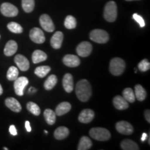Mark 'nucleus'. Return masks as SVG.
<instances>
[{
	"instance_id": "19",
	"label": "nucleus",
	"mask_w": 150,
	"mask_h": 150,
	"mask_svg": "<svg viewBox=\"0 0 150 150\" xmlns=\"http://www.w3.org/2000/svg\"><path fill=\"white\" fill-rule=\"evenodd\" d=\"M17 50H18V44H17V42L14 40H9L6 44L4 50V53L6 56H11L13 55L17 52Z\"/></svg>"
},
{
	"instance_id": "37",
	"label": "nucleus",
	"mask_w": 150,
	"mask_h": 150,
	"mask_svg": "<svg viewBox=\"0 0 150 150\" xmlns=\"http://www.w3.org/2000/svg\"><path fill=\"white\" fill-rule=\"evenodd\" d=\"M9 132H10V134L12 135V136H16V135L18 134L17 129L14 125H11L10 127H9Z\"/></svg>"
},
{
	"instance_id": "32",
	"label": "nucleus",
	"mask_w": 150,
	"mask_h": 150,
	"mask_svg": "<svg viewBox=\"0 0 150 150\" xmlns=\"http://www.w3.org/2000/svg\"><path fill=\"white\" fill-rule=\"evenodd\" d=\"M18 75L19 71L18 69L16 67L11 66L9 67L6 74L7 79H8L9 81H15L18 77Z\"/></svg>"
},
{
	"instance_id": "20",
	"label": "nucleus",
	"mask_w": 150,
	"mask_h": 150,
	"mask_svg": "<svg viewBox=\"0 0 150 150\" xmlns=\"http://www.w3.org/2000/svg\"><path fill=\"white\" fill-rule=\"evenodd\" d=\"M71 110V104L67 102H61L56 106L55 113L56 115L61 116L65 115Z\"/></svg>"
},
{
	"instance_id": "27",
	"label": "nucleus",
	"mask_w": 150,
	"mask_h": 150,
	"mask_svg": "<svg viewBox=\"0 0 150 150\" xmlns=\"http://www.w3.org/2000/svg\"><path fill=\"white\" fill-rule=\"evenodd\" d=\"M58 81V79L56 77V75L52 74L47 79V80L44 83V87L47 91H51L53 89L54 86L56 85Z\"/></svg>"
},
{
	"instance_id": "16",
	"label": "nucleus",
	"mask_w": 150,
	"mask_h": 150,
	"mask_svg": "<svg viewBox=\"0 0 150 150\" xmlns=\"http://www.w3.org/2000/svg\"><path fill=\"white\" fill-rule=\"evenodd\" d=\"M63 40V33L61 31H56L54 34L52 35L50 43L54 49L59 50L61 47L62 43Z\"/></svg>"
},
{
	"instance_id": "17",
	"label": "nucleus",
	"mask_w": 150,
	"mask_h": 150,
	"mask_svg": "<svg viewBox=\"0 0 150 150\" xmlns=\"http://www.w3.org/2000/svg\"><path fill=\"white\" fill-rule=\"evenodd\" d=\"M5 104L8 108H10L11 110L13 112H19L21 111L22 106L20 102L17 100L16 99L13 97H8V98L6 99Z\"/></svg>"
},
{
	"instance_id": "2",
	"label": "nucleus",
	"mask_w": 150,
	"mask_h": 150,
	"mask_svg": "<svg viewBox=\"0 0 150 150\" xmlns=\"http://www.w3.org/2000/svg\"><path fill=\"white\" fill-rule=\"evenodd\" d=\"M125 62L120 58H113L110 62L109 70L114 76L121 75L125 71Z\"/></svg>"
},
{
	"instance_id": "44",
	"label": "nucleus",
	"mask_w": 150,
	"mask_h": 150,
	"mask_svg": "<svg viewBox=\"0 0 150 150\" xmlns=\"http://www.w3.org/2000/svg\"><path fill=\"white\" fill-rule=\"evenodd\" d=\"M126 1H134V0H126Z\"/></svg>"
},
{
	"instance_id": "33",
	"label": "nucleus",
	"mask_w": 150,
	"mask_h": 150,
	"mask_svg": "<svg viewBox=\"0 0 150 150\" xmlns=\"http://www.w3.org/2000/svg\"><path fill=\"white\" fill-rule=\"evenodd\" d=\"M7 28L9 31L14 33H21L23 31V28L21 27V25L14 22L8 23L7 25Z\"/></svg>"
},
{
	"instance_id": "36",
	"label": "nucleus",
	"mask_w": 150,
	"mask_h": 150,
	"mask_svg": "<svg viewBox=\"0 0 150 150\" xmlns=\"http://www.w3.org/2000/svg\"><path fill=\"white\" fill-rule=\"evenodd\" d=\"M133 18H134L138 24H139L140 27H144L145 26V20H144L143 18H142L140 16H139L138 14L134 13L133 15Z\"/></svg>"
},
{
	"instance_id": "18",
	"label": "nucleus",
	"mask_w": 150,
	"mask_h": 150,
	"mask_svg": "<svg viewBox=\"0 0 150 150\" xmlns=\"http://www.w3.org/2000/svg\"><path fill=\"white\" fill-rule=\"evenodd\" d=\"M112 104L115 108L118 110H125L129 108V102L123 97L115 96L112 100Z\"/></svg>"
},
{
	"instance_id": "3",
	"label": "nucleus",
	"mask_w": 150,
	"mask_h": 150,
	"mask_svg": "<svg viewBox=\"0 0 150 150\" xmlns=\"http://www.w3.org/2000/svg\"><path fill=\"white\" fill-rule=\"evenodd\" d=\"M117 16V8L115 1H110L105 6L104 17L106 21L115 22Z\"/></svg>"
},
{
	"instance_id": "11",
	"label": "nucleus",
	"mask_w": 150,
	"mask_h": 150,
	"mask_svg": "<svg viewBox=\"0 0 150 150\" xmlns=\"http://www.w3.org/2000/svg\"><path fill=\"white\" fill-rule=\"evenodd\" d=\"M115 129L118 132L124 135H131L134 132L132 125L126 121H120L116 123Z\"/></svg>"
},
{
	"instance_id": "21",
	"label": "nucleus",
	"mask_w": 150,
	"mask_h": 150,
	"mask_svg": "<svg viewBox=\"0 0 150 150\" xmlns=\"http://www.w3.org/2000/svg\"><path fill=\"white\" fill-rule=\"evenodd\" d=\"M70 131L65 127H59L54 131V136L56 139L57 140H63L69 136Z\"/></svg>"
},
{
	"instance_id": "9",
	"label": "nucleus",
	"mask_w": 150,
	"mask_h": 150,
	"mask_svg": "<svg viewBox=\"0 0 150 150\" xmlns=\"http://www.w3.org/2000/svg\"><path fill=\"white\" fill-rule=\"evenodd\" d=\"M29 37L33 42L37 43V44H42L45 41V37L43 31L37 27L33 28L30 31Z\"/></svg>"
},
{
	"instance_id": "38",
	"label": "nucleus",
	"mask_w": 150,
	"mask_h": 150,
	"mask_svg": "<svg viewBox=\"0 0 150 150\" xmlns=\"http://www.w3.org/2000/svg\"><path fill=\"white\" fill-rule=\"evenodd\" d=\"M150 111L149 110H146L145 112V119L146 120H147L148 122H150Z\"/></svg>"
},
{
	"instance_id": "31",
	"label": "nucleus",
	"mask_w": 150,
	"mask_h": 150,
	"mask_svg": "<svg viewBox=\"0 0 150 150\" xmlns=\"http://www.w3.org/2000/svg\"><path fill=\"white\" fill-rule=\"evenodd\" d=\"M65 27L68 29H75L76 27V20L72 16H67L65 20Z\"/></svg>"
},
{
	"instance_id": "15",
	"label": "nucleus",
	"mask_w": 150,
	"mask_h": 150,
	"mask_svg": "<svg viewBox=\"0 0 150 150\" xmlns=\"http://www.w3.org/2000/svg\"><path fill=\"white\" fill-rule=\"evenodd\" d=\"M63 88L67 93H72L74 90V81H73L72 75L70 73H67L64 75L63 79Z\"/></svg>"
},
{
	"instance_id": "5",
	"label": "nucleus",
	"mask_w": 150,
	"mask_h": 150,
	"mask_svg": "<svg viewBox=\"0 0 150 150\" xmlns=\"http://www.w3.org/2000/svg\"><path fill=\"white\" fill-rule=\"evenodd\" d=\"M90 39L95 42L104 44L109 40V35L104 30L94 29L90 33Z\"/></svg>"
},
{
	"instance_id": "12",
	"label": "nucleus",
	"mask_w": 150,
	"mask_h": 150,
	"mask_svg": "<svg viewBox=\"0 0 150 150\" xmlns=\"http://www.w3.org/2000/svg\"><path fill=\"white\" fill-rule=\"evenodd\" d=\"M95 117V112L93 110L86 108L82 110L79 115V121L81 123H90Z\"/></svg>"
},
{
	"instance_id": "26",
	"label": "nucleus",
	"mask_w": 150,
	"mask_h": 150,
	"mask_svg": "<svg viewBox=\"0 0 150 150\" xmlns=\"http://www.w3.org/2000/svg\"><path fill=\"white\" fill-rule=\"evenodd\" d=\"M44 117L49 125H53L55 123L56 120V115L55 112L53 110L47 108L44 111Z\"/></svg>"
},
{
	"instance_id": "45",
	"label": "nucleus",
	"mask_w": 150,
	"mask_h": 150,
	"mask_svg": "<svg viewBox=\"0 0 150 150\" xmlns=\"http://www.w3.org/2000/svg\"><path fill=\"white\" fill-rule=\"evenodd\" d=\"M0 38H1V35H0Z\"/></svg>"
},
{
	"instance_id": "10",
	"label": "nucleus",
	"mask_w": 150,
	"mask_h": 150,
	"mask_svg": "<svg viewBox=\"0 0 150 150\" xmlns=\"http://www.w3.org/2000/svg\"><path fill=\"white\" fill-rule=\"evenodd\" d=\"M40 24L42 29L47 32H53L55 29L53 21L51 18L47 14H43L40 16Z\"/></svg>"
},
{
	"instance_id": "14",
	"label": "nucleus",
	"mask_w": 150,
	"mask_h": 150,
	"mask_svg": "<svg viewBox=\"0 0 150 150\" xmlns=\"http://www.w3.org/2000/svg\"><path fill=\"white\" fill-rule=\"evenodd\" d=\"M63 63L67 67H76L80 65V59L78 56L72 54H67L63 57Z\"/></svg>"
},
{
	"instance_id": "6",
	"label": "nucleus",
	"mask_w": 150,
	"mask_h": 150,
	"mask_svg": "<svg viewBox=\"0 0 150 150\" xmlns=\"http://www.w3.org/2000/svg\"><path fill=\"white\" fill-rule=\"evenodd\" d=\"M29 83V79L25 76L18 77L15 80L14 89L16 94L18 96H22L24 95V91L26 86Z\"/></svg>"
},
{
	"instance_id": "28",
	"label": "nucleus",
	"mask_w": 150,
	"mask_h": 150,
	"mask_svg": "<svg viewBox=\"0 0 150 150\" xmlns=\"http://www.w3.org/2000/svg\"><path fill=\"white\" fill-rule=\"evenodd\" d=\"M51 70V68H50V66H47V65H44V66H39L36 67L35 69V74L37 75L38 77L43 78L47 75L49 72Z\"/></svg>"
},
{
	"instance_id": "39",
	"label": "nucleus",
	"mask_w": 150,
	"mask_h": 150,
	"mask_svg": "<svg viewBox=\"0 0 150 150\" xmlns=\"http://www.w3.org/2000/svg\"><path fill=\"white\" fill-rule=\"evenodd\" d=\"M25 128H26V129H27V131H28V132H31V125H30V122L29 121L25 122Z\"/></svg>"
},
{
	"instance_id": "22",
	"label": "nucleus",
	"mask_w": 150,
	"mask_h": 150,
	"mask_svg": "<svg viewBox=\"0 0 150 150\" xmlns=\"http://www.w3.org/2000/svg\"><path fill=\"white\" fill-rule=\"evenodd\" d=\"M47 59V55L41 50H35L32 54V61L35 64L46 61Z\"/></svg>"
},
{
	"instance_id": "41",
	"label": "nucleus",
	"mask_w": 150,
	"mask_h": 150,
	"mask_svg": "<svg viewBox=\"0 0 150 150\" xmlns=\"http://www.w3.org/2000/svg\"><path fill=\"white\" fill-rule=\"evenodd\" d=\"M3 93V88H2V86H1V84H0V95H2Z\"/></svg>"
},
{
	"instance_id": "4",
	"label": "nucleus",
	"mask_w": 150,
	"mask_h": 150,
	"mask_svg": "<svg viewBox=\"0 0 150 150\" xmlns=\"http://www.w3.org/2000/svg\"><path fill=\"white\" fill-rule=\"evenodd\" d=\"M89 134L93 139L99 141H106L110 138V133L106 129L102 127H95L91 129Z\"/></svg>"
},
{
	"instance_id": "30",
	"label": "nucleus",
	"mask_w": 150,
	"mask_h": 150,
	"mask_svg": "<svg viewBox=\"0 0 150 150\" xmlns=\"http://www.w3.org/2000/svg\"><path fill=\"white\" fill-rule=\"evenodd\" d=\"M22 6L26 13L32 12L35 7L34 0H22Z\"/></svg>"
},
{
	"instance_id": "25",
	"label": "nucleus",
	"mask_w": 150,
	"mask_h": 150,
	"mask_svg": "<svg viewBox=\"0 0 150 150\" xmlns=\"http://www.w3.org/2000/svg\"><path fill=\"white\" fill-rule=\"evenodd\" d=\"M91 140L88 137L83 136L81 138L79 143L77 149L78 150H88L90 149L92 147Z\"/></svg>"
},
{
	"instance_id": "42",
	"label": "nucleus",
	"mask_w": 150,
	"mask_h": 150,
	"mask_svg": "<svg viewBox=\"0 0 150 150\" xmlns=\"http://www.w3.org/2000/svg\"><path fill=\"white\" fill-rule=\"evenodd\" d=\"M4 149H5V150H8V148H6V147H4Z\"/></svg>"
},
{
	"instance_id": "29",
	"label": "nucleus",
	"mask_w": 150,
	"mask_h": 150,
	"mask_svg": "<svg viewBox=\"0 0 150 150\" xmlns=\"http://www.w3.org/2000/svg\"><path fill=\"white\" fill-rule=\"evenodd\" d=\"M122 95L124 98L126 99L128 102L133 103L135 102L136 97H135L134 92L130 88H127L124 90L122 92Z\"/></svg>"
},
{
	"instance_id": "7",
	"label": "nucleus",
	"mask_w": 150,
	"mask_h": 150,
	"mask_svg": "<svg viewBox=\"0 0 150 150\" xmlns=\"http://www.w3.org/2000/svg\"><path fill=\"white\" fill-rule=\"evenodd\" d=\"M0 11L4 16L6 17H16L18 14V9L16 6L13 5L12 4L5 2L1 4L0 7Z\"/></svg>"
},
{
	"instance_id": "43",
	"label": "nucleus",
	"mask_w": 150,
	"mask_h": 150,
	"mask_svg": "<svg viewBox=\"0 0 150 150\" xmlns=\"http://www.w3.org/2000/svg\"><path fill=\"white\" fill-rule=\"evenodd\" d=\"M45 134H48V132H47V131H45Z\"/></svg>"
},
{
	"instance_id": "34",
	"label": "nucleus",
	"mask_w": 150,
	"mask_h": 150,
	"mask_svg": "<svg viewBox=\"0 0 150 150\" xmlns=\"http://www.w3.org/2000/svg\"><path fill=\"white\" fill-rule=\"evenodd\" d=\"M27 108L30 112L33 114L34 115H39L40 114V108L34 102H29L27 103Z\"/></svg>"
},
{
	"instance_id": "8",
	"label": "nucleus",
	"mask_w": 150,
	"mask_h": 150,
	"mask_svg": "<svg viewBox=\"0 0 150 150\" xmlns=\"http://www.w3.org/2000/svg\"><path fill=\"white\" fill-rule=\"evenodd\" d=\"M93 50V46L89 42L83 41L79 44L76 47V53L79 56L81 57H87L91 54Z\"/></svg>"
},
{
	"instance_id": "13",
	"label": "nucleus",
	"mask_w": 150,
	"mask_h": 150,
	"mask_svg": "<svg viewBox=\"0 0 150 150\" xmlns=\"http://www.w3.org/2000/svg\"><path fill=\"white\" fill-rule=\"evenodd\" d=\"M15 63L18 68L22 71H27L29 68V61L25 56L22 54H18L15 57Z\"/></svg>"
},
{
	"instance_id": "35",
	"label": "nucleus",
	"mask_w": 150,
	"mask_h": 150,
	"mask_svg": "<svg viewBox=\"0 0 150 150\" xmlns=\"http://www.w3.org/2000/svg\"><path fill=\"white\" fill-rule=\"evenodd\" d=\"M138 69L141 71V72H146V71L149 70L150 68V63L147 61V59H143L139 63L138 65Z\"/></svg>"
},
{
	"instance_id": "23",
	"label": "nucleus",
	"mask_w": 150,
	"mask_h": 150,
	"mask_svg": "<svg viewBox=\"0 0 150 150\" xmlns=\"http://www.w3.org/2000/svg\"><path fill=\"white\" fill-rule=\"evenodd\" d=\"M135 97L140 102L145 100L147 97V92L141 85L137 84L135 86Z\"/></svg>"
},
{
	"instance_id": "40",
	"label": "nucleus",
	"mask_w": 150,
	"mask_h": 150,
	"mask_svg": "<svg viewBox=\"0 0 150 150\" xmlns=\"http://www.w3.org/2000/svg\"><path fill=\"white\" fill-rule=\"evenodd\" d=\"M147 134H146V133H143L141 137V141L144 142L146 139H147Z\"/></svg>"
},
{
	"instance_id": "1",
	"label": "nucleus",
	"mask_w": 150,
	"mask_h": 150,
	"mask_svg": "<svg viewBox=\"0 0 150 150\" xmlns=\"http://www.w3.org/2000/svg\"><path fill=\"white\" fill-rule=\"evenodd\" d=\"M76 95L81 102H86L89 100L92 95V88L91 83L86 79H82L76 83Z\"/></svg>"
},
{
	"instance_id": "24",
	"label": "nucleus",
	"mask_w": 150,
	"mask_h": 150,
	"mask_svg": "<svg viewBox=\"0 0 150 150\" xmlns=\"http://www.w3.org/2000/svg\"><path fill=\"white\" fill-rule=\"evenodd\" d=\"M121 148L123 150H138L139 147L137 145L136 142H135L134 140L129 139H125L122 141L121 142Z\"/></svg>"
}]
</instances>
